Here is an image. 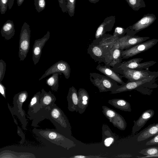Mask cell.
Returning <instances> with one entry per match:
<instances>
[{
  "label": "cell",
  "instance_id": "f1b7e54d",
  "mask_svg": "<svg viewBox=\"0 0 158 158\" xmlns=\"http://www.w3.org/2000/svg\"><path fill=\"white\" fill-rule=\"evenodd\" d=\"M129 6L135 11H138L140 8L146 7L144 0H126Z\"/></svg>",
  "mask_w": 158,
  "mask_h": 158
},
{
  "label": "cell",
  "instance_id": "277c9868",
  "mask_svg": "<svg viewBox=\"0 0 158 158\" xmlns=\"http://www.w3.org/2000/svg\"><path fill=\"white\" fill-rule=\"evenodd\" d=\"M28 97L27 91L24 90L15 94L13 97V107L12 108L14 115L18 117L24 130H27L26 127L27 122L26 118L25 111L23 109L22 106Z\"/></svg>",
  "mask_w": 158,
  "mask_h": 158
},
{
  "label": "cell",
  "instance_id": "603a6c76",
  "mask_svg": "<svg viewBox=\"0 0 158 158\" xmlns=\"http://www.w3.org/2000/svg\"><path fill=\"white\" fill-rule=\"evenodd\" d=\"M96 69L105 76L112 79L121 85H124L126 83L122 79L121 77L122 76L118 75L110 67H108L106 65L103 66L99 64L97 66Z\"/></svg>",
  "mask_w": 158,
  "mask_h": 158
},
{
  "label": "cell",
  "instance_id": "4316f807",
  "mask_svg": "<svg viewBox=\"0 0 158 158\" xmlns=\"http://www.w3.org/2000/svg\"><path fill=\"white\" fill-rule=\"evenodd\" d=\"M108 102L114 107L121 110L131 112L130 103L125 99L122 98H115L108 100Z\"/></svg>",
  "mask_w": 158,
  "mask_h": 158
},
{
  "label": "cell",
  "instance_id": "ee69618b",
  "mask_svg": "<svg viewBox=\"0 0 158 158\" xmlns=\"http://www.w3.org/2000/svg\"><path fill=\"white\" fill-rule=\"evenodd\" d=\"M24 0H17V3L18 6H20L22 5Z\"/></svg>",
  "mask_w": 158,
  "mask_h": 158
},
{
  "label": "cell",
  "instance_id": "8d00e7d4",
  "mask_svg": "<svg viewBox=\"0 0 158 158\" xmlns=\"http://www.w3.org/2000/svg\"><path fill=\"white\" fill-rule=\"evenodd\" d=\"M114 142V138L112 136H110L105 138L104 140V143L106 147L110 146Z\"/></svg>",
  "mask_w": 158,
  "mask_h": 158
},
{
  "label": "cell",
  "instance_id": "5b68a950",
  "mask_svg": "<svg viewBox=\"0 0 158 158\" xmlns=\"http://www.w3.org/2000/svg\"><path fill=\"white\" fill-rule=\"evenodd\" d=\"M143 59L136 58L131 59L127 61L121 62L112 68V69L117 73L127 69H142L148 68L153 65L156 62L151 60L140 63Z\"/></svg>",
  "mask_w": 158,
  "mask_h": 158
},
{
  "label": "cell",
  "instance_id": "b9f144b4",
  "mask_svg": "<svg viewBox=\"0 0 158 158\" xmlns=\"http://www.w3.org/2000/svg\"><path fill=\"white\" fill-rule=\"evenodd\" d=\"M8 107L9 109L10 110V112L12 115V116H13V119L14 120V121L15 123L17 125L18 123L17 122V121L15 119V118H14V111H13V109L11 107V106L9 105V104L8 103Z\"/></svg>",
  "mask_w": 158,
  "mask_h": 158
},
{
  "label": "cell",
  "instance_id": "d6a6232c",
  "mask_svg": "<svg viewBox=\"0 0 158 158\" xmlns=\"http://www.w3.org/2000/svg\"><path fill=\"white\" fill-rule=\"evenodd\" d=\"M34 5L37 11L40 13L46 7L45 0H34Z\"/></svg>",
  "mask_w": 158,
  "mask_h": 158
},
{
  "label": "cell",
  "instance_id": "30bf717a",
  "mask_svg": "<svg viewBox=\"0 0 158 158\" xmlns=\"http://www.w3.org/2000/svg\"><path fill=\"white\" fill-rule=\"evenodd\" d=\"M102 107L103 114L114 127L121 130L125 129L127 123L121 115L106 106H103Z\"/></svg>",
  "mask_w": 158,
  "mask_h": 158
},
{
  "label": "cell",
  "instance_id": "d6986e66",
  "mask_svg": "<svg viewBox=\"0 0 158 158\" xmlns=\"http://www.w3.org/2000/svg\"><path fill=\"white\" fill-rule=\"evenodd\" d=\"M87 53L91 58L98 63L105 62V54L103 49L99 46L92 43L89 44Z\"/></svg>",
  "mask_w": 158,
  "mask_h": 158
},
{
  "label": "cell",
  "instance_id": "ac0fdd59",
  "mask_svg": "<svg viewBox=\"0 0 158 158\" xmlns=\"http://www.w3.org/2000/svg\"><path fill=\"white\" fill-rule=\"evenodd\" d=\"M154 111L149 109L144 111L139 118L134 121V124L132 129V134L134 135L143 127L146 123L154 116Z\"/></svg>",
  "mask_w": 158,
  "mask_h": 158
},
{
  "label": "cell",
  "instance_id": "60d3db41",
  "mask_svg": "<svg viewBox=\"0 0 158 158\" xmlns=\"http://www.w3.org/2000/svg\"><path fill=\"white\" fill-rule=\"evenodd\" d=\"M98 158L100 157H99L98 156H84V155H75L73 156H72L70 157V158Z\"/></svg>",
  "mask_w": 158,
  "mask_h": 158
},
{
  "label": "cell",
  "instance_id": "44dd1931",
  "mask_svg": "<svg viewBox=\"0 0 158 158\" xmlns=\"http://www.w3.org/2000/svg\"><path fill=\"white\" fill-rule=\"evenodd\" d=\"M77 93L78 112L80 114H82L88 106L89 96L87 91L84 88H80Z\"/></svg>",
  "mask_w": 158,
  "mask_h": 158
},
{
  "label": "cell",
  "instance_id": "ba28073f",
  "mask_svg": "<svg viewBox=\"0 0 158 158\" xmlns=\"http://www.w3.org/2000/svg\"><path fill=\"white\" fill-rule=\"evenodd\" d=\"M156 19L155 15L153 14L144 15L141 19L128 27L126 34L132 36L135 35L138 32L149 27Z\"/></svg>",
  "mask_w": 158,
  "mask_h": 158
},
{
  "label": "cell",
  "instance_id": "6da1fadb",
  "mask_svg": "<svg viewBox=\"0 0 158 158\" xmlns=\"http://www.w3.org/2000/svg\"><path fill=\"white\" fill-rule=\"evenodd\" d=\"M45 119L49 120L58 132L63 135L69 132L70 127L67 117L55 103L46 108H40L33 120L31 125L35 127H38V123Z\"/></svg>",
  "mask_w": 158,
  "mask_h": 158
},
{
  "label": "cell",
  "instance_id": "ab89813d",
  "mask_svg": "<svg viewBox=\"0 0 158 158\" xmlns=\"http://www.w3.org/2000/svg\"><path fill=\"white\" fill-rule=\"evenodd\" d=\"M6 88L2 84L1 82H0V92L2 95L6 98Z\"/></svg>",
  "mask_w": 158,
  "mask_h": 158
},
{
  "label": "cell",
  "instance_id": "ffe728a7",
  "mask_svg": "<svg viewBox=\"0 0 158 158\" xmlns=\"http://www.w3.org/2000/svg\"><path fill=\"white\" fill-rule=\"evenodd\" d=\"M41 92L39 91L35 94L31 98L29 104L27 117L31 120H33L37 113L41 108L40 97Z\"/></svg>",
  "mask_w": 158,
  "mask_h": 158
},
{
  "label": "cell",
  "instance_id": "3957f363",
  "mask_svg": "<svg viewBox=\"0 0 158 158\" xmlns=\"http://www.w3.org/2000/svg\"><path fill=\"white\" fill-rule=\"evenodd\" d=\"M89 79L92 84L98 88L100 92H111L119 86L112 79L96 73H90Z\"/></svg>",
  "mask_w": 158,
  "mask_h": 158
},
{
  "label": "cell",
  "instance_id": "8992f818",
  "mask_svg": "<svg viewBox=\"0 0 158 158\" xmlns=\"http://www.w3.org/2000/svg\"><path fill=\"white\" fill-rule=\"evenodd\" d=\"M31 30L30 26L25 22L20 31L19 41V57L20 61L26 57L30 48Z\"/></svg>",
  "mask_w": 158,
  "mask_h": 158
},
{
  "label": "cell",
  "instance_id": "d590c367",
  "mask_svg": "<svg viewBox=\"0 0 158 158\" xmlns=\"http://www.w3.org/2000/svg\"><path fill=\"white\" fill-rule=\"evenodd\" d=\"M60 7L63 13L67 12L66 0H58Z\"/></svg>",
  "mask_w": 158,
  "mask_h": 158
},
{
  "label": "cell",
  "instance_id": "83f0119b",
  "mask_svg": "<svg viewBox=\"0 0 158 158\" xmlns=\"http://www.w3.org/2000/svg\"><path fill=\"white\" fill-rule=\"evenodd\" d=\"M61 73H55L52 74V76L46 79V84L50 87L53 91H57L59 87V75Z\"/></svg>",
  "mask_w": 158,
  "mask_h": 158
},
{
  "label": "cell",
  "instance_id": "7a4b0ae2",
  "mask_svg": "<svg viewBox=\"0 0 158 158\" xmlns=\"http://www.w3.org/2000/svg\"><path fill=\"white\" fill-rule=\"evenodd\" d=\"M32 131L37 136L45 139L52 143L68 150L75 145L72 140L57 131L56 129L48 128L43 129L34 128L32 129Z\"/></svg>",
  "mask_w": 158,
  "mask_h": 158
},
{
  "label": "cell",
  "instance_id": "52a82bcc",
  "mask_svg": "<svg viewBox=\"0 0 158 158\" xmlns=\"http://www.w3.org/2000/svg\"><path fill=\"white\" fill-rule=\"evenodd\" d=\"M158 40L152 39L135 45L128 49L122 51L123 59H127L146 51L155 45Z\"/></svg>",
  "mask_w": 158,
  "mask_h": 158
},
{
  "label": "cell",
  "instance_id": "9c48e42d",
  "mask_svg": "<svg viewBox=\"0 0 158 158\" xmlns=\"http://www.w3.org/2000/svg\"><path fill=\"white\" fill-rule=\"evenodd\" d=\"M118 73L122 77L128 79V81H136L144 79L152 76L158 75V71L151 72L146 69H127Z\"/></svg>",
  "mask_w": 158,
  "mask_h": 158
},
{
  "label": "cell",
  "instance_id": "1f68e13d",
  "mask_svg": "<svg viewBox=\"0 0 158 158\" xmlns=\"http://www.w3.org/2000/svg\"><path fill=\"white\" fill-rule=\"evenodd\" d=\"M127 31L128 27L125 29L122 27L117 26L115 28L113 35L120 38L125 35Z\"/></svg>",
  "mask_w": 158,
  "mask_h": 158
},
{
  "label": "cell",
  "instance_id": "e575fe53",
  "mask_svg": "<svg viewBox=\"0 0 158 158\" xmlns=\"http://www.w3.org/2000/svg\"><path fill=\"white\" fill-rule=\"evenodd\" d=\"M9 0H0V11L1 14H5L8 7Z\"/></svg>",
  "mask_w": 158,
  "mask_h": 158
},
{
  "label": "cell",
  "instance_id": "836d02e7",
  "mask_svg": "<svg viewBox=\"0 0 158 158\" xmlns=\"http://www.w3.org/2000/svg\"><path fill=\"white\" fill-rule=\"evenodd\" d=\"M6 64L2 59L0 60V82H1L4 77L6 70Z\"/></svg>",
  "mask_w": 158,
  "mask_h": 158
},
{
  "label": "cell",
  "instance_id": "9a60e30c",
  "mask_svg": "<svg viewBox=\"0 0 158 158\" xmlns=\"http://www.w3.org/2000/svg\"><path fill=\"white\" fill-rule=\"evenodd\" d=\"M119 38L113 35L105 34L101 37L95 39L93 42L100 46L103 50L105 56L117 42Z\"/></svg>",
  "mask_w": 158,
  "mask_h": 158
},
{
  "label": "cell",
  "instance_id": "f546056e",
  "mask_svg": "<svg viewBox=\"0 0 158 158\" xmlns=\"http://www.w3.org/2000/svg\"><path fill=\"white\" fill-rule=\"evenodd\" d=\"M139 152L143 155L145 157H148L149 156L158 155V147H152L141 150Z\"/></svg>",
  "mask_w": 158,
  "mask_h": 158
},
{
  "label": "cell",
  "instance_id": "8fae6325",
  "mask_svg": "<svg viewBox=\"0 0 158 158\" xmlns=\"http://www.w3.org/2000/svg\"><path fill=\"white\" fill-rule=\"evenodd\" d=\"M70 73L71 68L69 64L65 61L60 60L55 63L46 70L39 80L40 81L44 78L55 73H62L65 78L68 79L70 77Z\"/></svg>",
  "mask_w": 158,
  "mask_h": 158
},
{
  "label": "cell",
  "instance_id": "e0dca14e",
  "mask_svg": "<svg viewBox=\"0 0 158 158\" xmlns=\"http://www.w3.org/2000/svg\"><path fill=\"white\" fill-rule=\"evenodd\" d=\"M115 22V16H111L106 17L97 28L95 35V39L101 37L107 32L110 31Z\"/></svg>",
  "mask_w": 158,
  "mask_h": 158
},
{
  "label": "cell",
  "instance_id": "2e32d148",
  "mask_svg": "<svg viewBox=\"0 0 158 158\" xmlns=\"http://www.w3.org/2000/svg\"><path fill=\"white\" fill-rule=\"evenodd\" d=\"M50 36V32L48 31L43 37L35 40L32 51V59L35 65H36L39 61L43 47L49 39Z\"/></svg>",
  "mask_w": 158,
  "mask_h": 158
},
{
  "label": "cell",
  "instance_id": "f6af8a7d",
  "mask_svg": "<svg viewBox=\"0 0 158 158\" xmlns=\"http://www.w3.org/2000/svg\"><path fill=\"white\" fill-rule=\"evenodd\" d=\"M90 3H96L99 2L100 0H88Z\"/></svg>",
  "mask_w": 158,
  "mask_h": 158
},
{
  "label": "cell",
  "instance_id": "cb8c5ba5",
  "mask_svg": "<svg viewBox=\"0 0 158 158\" xmlns=\"http://www.w3.org/2000/svg\"><path fill=\"white\" fill-rule=\"evenodd\" d=\"M137 137L138 142L144 140L158 134V123L150 124L140 131Z\"/></svg>",
  "mask_w": 158,
  "mask_h": 158
},
{
  "label": "cell",
  "instance_id": "5bb4252c",
  "mask_svg": "<svg viewBox=\"0 0 158 158\" xmlns=\"http://www.w3.org/2000/svg\"><path fill=\"white\" fill-rule=\"evenodd\" d=\"M122 51L118 47L117 42L105 56V65L113 68L121 63L123 59Z\"/></svg>",
  "mask_w": 158,
  "mask_h": 158
},
{
  "label": "cell",
  "instance_id": "484cf974",
  "mask_svg": "<svg viewBox=\"0 0 158 158\" xmlns=\"http://www.w3.org/2000/svg\"><path fill=\"white\" fill-rule=\"evenodd\" d=\"M15 26L13 21L8 20L2 26L1 33L2 36L6 40L12 38L15 34Z\"/></svg>",
  "mask_w": 158,
  "mask_h": 158
},
{
  "label": "cell",
  "instance_id": "d4e9b609",
  "mask_svg": "<svg viewBox=\"0 0 158 158\" xmlns=\"http://www.w3.org/2000/svg\"><path fill=\"white\" fill-rule=\"evenodd\" d=\"M56 100V98L50 91L47 92L43 89L40 97L41 108H46L52 106Z\"/></svg>",
  "mask_w": 158,
  "mask_h": 158
},
{
  "label": "cell",
  "instance_id": "7c38bea8",
  "mask_svg": "<svg viewBox=\"0 0 158 158\" xmlns=\"http://www.w3.org/2000/svg\"><path fill=\"white\" fill-rule=\"evenodd\" d=\"M158 75L152 76L144 79L136 81H128L124 85H119L115 89L111 91L112 94L120 93L136 89L139 87L154 80Z\"/></svg>",
  "mask_w": 158,
  "mask_h": 158
},
{
  "label": "cell",
  "instance_id": "7dc6e473",
  "mask_svg": "<svg viewBox=\"0 0 158 158\" xmlns=\"http://www.w3.org/2000/svg\"></svg>",
  "mask_w": 158,
  "mask_h": 158
},
{
  "label": "cell",
  "instance_id": "bcb514c9",
  "mask_svg": "<svg viewBox=\"0 0 158 158\" xmlns=\"http://www.w3.org/2000/svg\"><path fill=\"white\" fill-rule=\"evenodd\" d=\"M155 157H158V155L155 156H149L148 157V158H155Z\"/></svg>",
  "mask_w": 158,
  "mask_h": 158
},
{
  "label": "cell",
  "instance_id": "4dcf8cb0",
  "mask_svg": "<svg viewBox=\"0 0 158 158\" xmlns=\"http://www.w3.org/2000/svg\"><path fill=\"white\" fill-rule=\"evenodd\" d=\"M67 12L69 15L73 16L75 13L76 0H66Z\"/></svg>",
  "mask_w": 158,
  "mask_h": 158
},
{
  "label": "cell",
  "instance_id": "4fadbf2b",
  "mask_svg": "<svg viewBox=\"0 0 158 158\" xmlns=\"http://www.w3.org/2000/svg\"><path fill=\"white\" fill-rule=\"evenodd\" d=\"M150 38L149 37L132 36L126 34L119 38L117 44L119 48L122 50L128 49L141 43L144 42Z\"/></svg>",
  "mask_w": 158,
  "mask_h": 158
},
{
  "label": "cell",
  "instance_id": "f35d334b",
  "mask_svg": "<svg viewBox=\"0 0 158 158\" xmlns=\"http://www.w3.org/2000/svg\"><path fill=\"white\" fill-rule=\"evenodd\" d=\"M17 133L18 135L21 137V139L20 143L21 144H22L23 143L25 140V136L21 129L19 126H17Z\"/></svg>",
  "mask_w": 158,
  "mask_h": 158
},
{
  "label": "cell",
  "instance_id": "74e56055",
  "mask_svg": "<svg viewBox=\"0 0 158 158\" xmlns=\"http://www.w3.org/2000/svg\"><path fill=\"white\" fill-rule=\"evenodd\" d=\"M145 144L147 146L158 144V134L147 141Z\"/></svg>",
  "mask_w": 158,
  "mask_h": 158
},
{
  "label": "cell",
  "instance_id": "7bdbcfd3",
  "mask_svg": "<svg viewBox=\"0 0 158 158\" xmlns=\"http://www.w3.org/2000/svg\"><path fill=\"white\" fill-rule=\"evenodd\" d=\"M14 0H9L8 7L9 10H10L12 7L14 2Z\"/></svg>",
  "mask_w": 158,
  "mask_h": 158
},
{
  "label": "cell",
  "instance_id": "7402d4cb",
  "mask_svg": "<svg viewBox=\"0 0 158 158\" xmlns=\"http://www.w3.org/2000/svg\"><path fill=\"white\" fill-rule=\"evenodd\" d=\"M68 108L71 112H78V95L77 90L73 86L69 88L67 97Z\"/></svg>",
  "mask_w": 158,
  "mask_h": 158
}]
</instances>
